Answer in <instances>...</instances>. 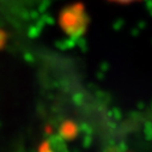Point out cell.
<instances>
[{
	"instance_id": "obj_1",
	"label": "cell",
	"mask_w": 152,
	"mask_h": 152,
	"mask_svg": "<svg viewBox=\"0 0 152 152\" xmlns=\"http://www.w3.org/2000/svg\"><path fill=\"white\" fill-rule=\"evenodd\" d=\"M108 1L114 3V4H120V5H129V4L142 1V0H108Z\"/></svg>"
}]
</instances>
